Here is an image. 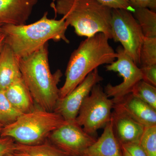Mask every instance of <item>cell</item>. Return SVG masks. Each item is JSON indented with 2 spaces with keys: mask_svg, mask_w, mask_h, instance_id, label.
<instances>
[{
  "mask_svg": "<svg viewBox=\"0 0 156 156\" xmlns=\"http://www.w3.org/2000/svg\"><path fill=\"white\" fill-rule=\"evenodd\" d=\"M23 80L38 108L53 112L59 99L60 70L52 74L48 59V43L28 56L18 59Z\"/></svg>",
  "mask_w": 156,
  "mask_h": 156,
  "instance_id": "6da1fadb",
  "label": "cell"
},
{
  "mask_svg": "<svg viewBox=\"0 0 156 156\" xmlns=\"http://www.w3.org/2000/svg\"><path fill=\"white\" fill-rule=\"evenodd\" d=\"M48 15V12H45L41 19L28 25L2 26L4 43L9 45L18 59L38 50L50 40L69 43L66 36L69 26L64 18L50 19Z\"/></svg>",
  "mask_w": 156,
  "mask_h": 156,
  "instance_id": "7a4b0ae2",
  "label": "cell"
},
{
  "mask_svg": "<svg viewBox=\"0 0 156 156\" xmlns=\"http://www.w3.org/2000/svg\"><path fill=\"white\" fill-rule=\"evenodd\" d=\"M109 40L105 34L99 33L81 42L70 57L65 82L59 89V98L69 94L98 66L115 61L116 52L109 44Z\"/></svg>",
  "mask_w": 156,
  "mask_h": 156,
  "instance_id": "3957f363",
  "label": "cell"
},
{
  "mask_svg": "<svg viewBox=\"0 0 156 156\" xmlns=\"http://www.w3.org/2000/svg\"><path fill=\"white\" fill-rule=\"evenodd\" d=\"M53 8L79 36L89 37L101 33L112 39V9L95 0H56Z\"/></svg>",
  "mask_w": 156,
  "mask_h": 156,
  "instance_id": "277c9868",
  "label": "cell"
},
{
  "mask_svg": "<svg viewBox=\"0 0 156 156\" xmlns=\"http://www.w3.org/2000/svg\"><path fill=\"white\" fill-rule=\"evenodd\" d=\"M67 122L55 112L35 108L4 126L0 137H11L23 144H38L47 140L52 131Z\"/></svg>",
  "mask_w": 156,
  "mask_h": 156,
  "instance_id": "5b68a950",
  "label": "cell"
},
{
  "mask_svg": "<svg viewBox=\"0 0 156 156\" xmlns=\"http://www.w3.org/2000/svg\"><path fill=\"white\" fill-rule=\"evenodd\" d=\"M114 105L112 99H109L100 84H96L82 103L76 123L93 136L111 119Z\"/></svg>",
  "mask_w": 156,
  "mask_h": 156,
  "instance_id": "8992f818",
  "label": "cell"
},
{
  "mask_svg": "<svg viewBox=\"0 0 156 156\" xmlns=\"http://www.w3.org/2000/svg\"><path fill=\"white\" fill-rule=\"evenodd\" d=\"M112 39L120 42L125 52L138 66L140 48L144 37L140 26L130 11L112 9Z\"/></svg>",
  "mask_w": 156,
  "mask_h": 156,
  "instance_id": "52a82bcc",
  "label": "cell"
},
{
  "mask_svg": "<svg viewBox=\"0 0 156 156\" xmlns=\"http://www.w3.org/2000/svg\"><path fill=\"white\" fill-rule=\"evenodd\" d=\"M117 60L106 66V70L118 73L123 78L121 83L112 86L109 83L104 91L108 97H112L114 103L119 101L131 93L134 86L142 80V74L132 58L125 52L122 46L117 48Z\"/></svg>",
  "mask_w": 156,
  "mask_h": 156,
  "instance_id": "ba28073f",
  "label": "cell"
},
{
  "mask_svg": "<svg viewBox=\"0 0 156 156\" xmlns=\"http://www.w3.org/2000/svg\"><path fill=\"white\" fill-rule=\"evenodd\" d=\"M48 139L58 150L70 156H82L96 140L76 122H67L55 129L50 133Z\"/></svg>",
  "mask_w": 156,
  "mask_h": 156,
  "instance_id": "9c48e42d",
  "label": "cell"
},
{
  "mask_svg": "<svg viewBox=\"0 0 156 156\" xmlns=\"http://www.w3.org/2000/svg\"><path fill=\"white\" fill-rule=\"evenodd\" d=\"M103 80L98 68L95 69L69 94L58 99L53 112L61 115L66 122H76L84 100L89 95L93 87Z\"/></svg>",
  "mask_w": 156,
  "mask_h": 156,
  "instance_id": "30bf717a",
  "label": "cell"
},
{
  "mask_svg": "<svg viewBox=\"0 0 156 156\" xmlns=\"http://www.w3.org/2000/svg\"><path fill=\"white\" fill-rule=\"evenodd\" d=\"M145 127L156 126V110L131 93L114 103V107Z\"/></svg>",
  "mask_w": 156,
  "mask_h": 156,
  "instance_id": "8fae6325",
  "label": "cell"
},
{
  "mask_svg": "<svg viewBox=\"0 0 156 156\" xmlns=\"http://www.w3.org/2000/svg\"><path fill=\"white\" fill-rule=\"evenodd\" d=\"M112 121L113 130L121 145L140 142L145 127L123 112L113 108Z\"/></svg>",
  "mask_w": 156,
  "mask_h": 156,
  "instance_id": "7c38bea8",
  "label": "cell"
},
{
  "mask_svg": "<svg viewBox=\"0 0 156 156\" xmlns=\"http://www.w3.org/2000/svg\"><path fill=\"white\" fill-rule=\"evenodd\" d=\"M38 0H0V24H26Z\"/></svg>",
  "mask_w": 156,
  "mask_h": 156,
  "instance_id": "4fadbf2b",
  "label": "cell"
},
{
  "mask_svg": "<svg viewBox=\"0 0 156 156\" xmlns=\"http://www.w3.org/2000/svg\"><path fill=\"white\" fill-rule=\"evenodd\" d=\"M82 156H123L122 146L113 130L112 118L104 127L100 137L84 152Z\"/></svg>",
  "mask_w": 156,
  "mask_h": 156,
  "instance_id": "5bb4252c",
  "label": "cell"
},
{
  "mask_svg": "<svg viewBox=\"0 0 156 156\" xmlns=\"http://www.w3.org/2000/svg\"><path fill=\"white\" fill-rule=\"evenodd\" d=\"M22 77L18 58L9 45L4 43L0 51V91Z\"/></svg>",
  "mask_w": 156,
  "mask_h": 156,
  "instance_id": "9a60e30c",
  "label": "cell"
},
{
  "mask_svg": "<svg viewBox=\"0 0 156 156\" xmlns=\"http://www.w3.org/2000/svg\"><path fill=\"white\" fill-rule=\"evenodd\" d=\"M4 92L11 105L21 114L35 108L32 96L22 78L11 84Z\"/></svg>",
  "mask_w": 156,
  "mask_h": 156,
  "instance_id": "2e32d148",
  "label": "cell"
},
{
  "mask_svg": "<svg viewBox=\"0 0 156 156\" xmlns=\"http://www.w3.org/2000/svg\"><path fill=\"white\" fill-rule=\"evenodd\" d=\"M13 153L19 156H67L48 140L34 145L15 142Z\"/></svg>",
  "mask_w": 156,
  "mask_h": 156,
  "instance_id": "e0dca14e",
  "label": "cell"
},
{
  "mask_svg": "<svg viewBox=\"0 0 156 156\" xmlns=\"http://www.w3.org/2000/svg\"><path fill=\"white\" fill-rule=\"evenodd\" d=\"M133 15L145 37L156 38V13L147 8L135 9Z\"/></svg>",
  "mask_w": 156,
  "mask_h": 156,
  "instance_id": "ac0fdd59",
  "label": "cell"
},
{
  "mask_svg": "<svg viewBox=\"0 0 156 156\" xmlns=\"http://www.w3.org/2000/svg\"><path fill=\"white\" fill-rule=\"evenodd\" d=\"M131 94L156 110V88L143 80L136 84Z\"/></svg>",
  "mask_w": 156,
  "mask_h": 156,
  "instance_id": "d6986e66",
  "label": "cell"
},
{
  "mask_svg": "<svg viewBox=\"0 0 156 156\" xmlns=\"http://www.w3.org/2000/svg\"><path fill=\"white\" fill-rule=\"evenodd\" d=\"M139 59L140 67L156 64V38L144 37L140 51Z\"/></svg>",
  "mask_w": 156,
  "mask_h": 156,
  "instance_id": "ffe728a7",
  "label": "cell"
},
{
  "mask_svg": "<svg viewBox=\"0 0 156 156\" xmlns=\"http://www.w3.org/2000/svg\"><path fill=\"white\" fill-rule=\"evenodd\" d=\"M11 105L4 91H0V123L4 126L14 122L21 115Z\"/></svg>",
  "mask_w": 156,
  "mask_h": 156,
  "instance_id": "44dd1931",
  "label": "cell"
},
{
  "mask_svg": "<svg viewBox=\"0 0 156 156\" xmlns=\"http://www.w3.org/2000/svg\"><path fill=\"white\" fill-rule=\"evenodd\" d=\"M139 143L147 156H156V126L145 127Z\"/></svg>",
  "mask_w": 156,
  "mask_h": 156,
  "instance_id": "7402d4cb",
  "label": "cell"
},
{
  "mask_svg": "<svg viewBox=\"0 0 156 156\" xmlns=\"http://www.w3.org/2000/svg\"><path fill=\"white\" fill-rule=\"evenodd\" d=\"M102 5L111 9H124L134 13L135 9L127 0H95Z\"/></svg>",
  "mask_w": 156,
  "mask_h": 156,
  "instance_id": "603a6c76",
  "label": "cell"
},
{
  "mask_svg": "<svg viewBox=\"0 0 156 156\" xmlns=\"http://www.w3.org/2000/svg\"><path fill=\"white\" fill-rule=\"evenodd\" d=\"M142 80L156 87V64L140 67Z\"/></svg>",
  "mask_w": 156,
  "mask_h": 156,
  "instance_id": "cb8c5ba5",
  "label": "cell"
},
{
  "mask_svg": "<svg viewBox=\"0 0 156 156\" xmlns=\"http://www.w3.org/2000/svg\"><path fill=\"white\" fill-rule=\"evenodd\" d=\"M131 156H147L139 143L134 142L121 145Z\"/></svg>",
  "mask_w": 156,
  "mask_h": 156,
  "instance_id": "d4e9b609",
  "label": "cell"
},
{
  "mask_svg": "<svg viewBox=\"0 0 156 156\" xmlns=\"http://www.w3.org/2000/svg\"><path fill=\"white\" fill-rule=\"evenodd\" d=\"M15 141L9 137H0V156L13 152Z\"/></svg>",
  "mask_w": 156,
  "mask_h": 156,
  "instance_id": "484cf974",
  "label": "cell"
},
{
  "mask_svg": "<svg viewBox=\"0 0 156 156\" xmlns=\"http://www.w3.org/2000/svg\"><path fill=\"white\" fill-rule=\"evenodd\" d=\"M134 9L136 8H147L156 11V0H127Z\"/></svg>",
  "mask_w": 156,
  "mask_h": 156,
  "instance_id": "4316f807",
  "label": "cell"
},
{
  "mask_svg": "<svg viewBox=\"0 0 156 156\" xmlns=\"http://www.w3.org/2000/svg\"><path fill=\"white\" fill-rule=\"evenodd\" d=\"M5 35L2 32L0 33V51L2 50L5 41Z\"/></svg>",
  "mask_w": 156,
  "mask_h": 156,
  "instance_id": "83f0119b",
  "label": "cell"
},
{
  "mask_svg": "<svg viewBox=\"0 0 156 156\" xmlns=\"http://www.w3.org/2000/svg\"><path fill=\"white\" fill-rule=\"evenodd\" d=\"M122 150L123 156H131L127 151L122 148Z\"/></svg>",
  "mask_w": 156,
  "mask_h": 156,
  "instance_id": "f1b7e54d",
  "label": "cell"
},
{
  "mask_svg": "<svg viewBox=\"0 0 156 156\" xmlns=\"http://www.w3.org/2000/svg\"><path fill=\"white\" fill-rule=\"evenodd\" d=\"M4 156H19L17 155L16 154L13 153V152L9 153H8L6 154V155H5Z\"/></svg>",
  "mask_w": 156,
  "mask_h": 156,
  "instance_id": "f546056e",
  "label": "cell"
},
{
  "mask_svg": "<svg viewBox=\"0 0 156 156\" xmlns=\"http://www.w3.org/2000/svg\"><path fill=\"white\" fill-rule=\"evenodd\" d=\"M4 125H2V123H0V134H1V132H2V130L3 128H4Z\"/></svg>",
  "mask_w": 156,
  "mask_h": 156,
  "instance_id": "4dcf8cb0",
  "label": "cell"
},
{
  "mask_svg": "<svg viewBox=\"0 0 156 156\" xmlns=\"http://www.w3.org/2000/svg\"><path fill=\"white\" fill-rule=\"evenodd\" d=\"M2 25L0 24V33L2 32Z\"/></svg>",
  "mask_w": 156,
  "mask_h": 156,
  "instance_id": "1f68e13d",
  "label": "cell"
},
{
  "mask_svg": "<svg viewBox=\"0 0 156 156\" xmlns=\"http://www.w3.org/2000/svg\"></svg>",
  "mask_w": 156,
  "mask_h": 156,
  "instance_id": "d6a6232c",
  "label": "cell"
}]
</instances>
